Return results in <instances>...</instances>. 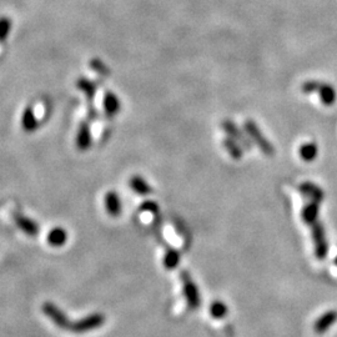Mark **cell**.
<instances>
[{"mask_svg": "<svg viewBox=\"0 0 337 337\" xmlns=\"http://www.w3.org/2000/svg\"><path fill=\"white\" fill-rule=\"evenodd\" d=\"M21 127L26 132H34L39 127V120L31 106H27L21 115Z\"/></svg>", "mask_w": 337, "mask_h": 337, "instance_id": "obj_12", "label": "cell"}, {"mask_svg": "<svg viewBox=\"0 0 337 337\" xmlns=\"http://www.w3.org/2000/svg\"><path fill=\"white\" fill-rule=\"evenodd\" d=\"M105 206H106V211L110 216H119L122 211V205L120 201L119 195L115 191H109L105 195Z\"/></svg>", "mask_w": 337, "mask_h": 337, "instance_id": "obj_9", "label": "cell"}, {"mask_svg": "<svg viewBox=\"0 0 337 337\" xmlns=\"http://www.w3.org/2000/svg\"><path fill=\"white\" fill-rule=\"evenodd\" d=\"M14 222L27 236H36L39 234V225H37V222H35L30 217L22 215L21 212H15Z\"/></svg>", "mask_w": 337, "mask_h": 337, "instance_id": "obj_7", "label": "cell"}, {"mask_svg": "<svg viewBox=\"0 0 337 337\" xmlns=\"http://www.w3.org/2000/svg\"><path fill=\"white\" fill-rule=\"evenodd\" d=\"M337 321V311L335 310H330V311L325 312L324 315L317 319V321L315 322L314 325V330L316 334H325L330 327L332 326L334 324H336Z\"/></svg>", "mask_w": 337, "mask_h": 337, "instance_id": "obj_8", "label": "cell"}, {"mask_svg": "<svg viewBox=\"0 0 337 337\" xmlns=\"http://www.w3.org/2000/svg\"><path fill=\"white\" fill-rule=\"evenodd\" d=\"M336 264H337V259H336Z\"/></svg>", "mask_w": 337, "mask_h": 337, "instance_id": "obj_28", "label": "cell"}, {"mask_svg": "<svg viewBox=\"0 0 337 337\" xmlns=\"http://www.w3.org/2000/svg\"><path fill=\"white\" fill-rule=\"evenodd\" d=\"M105 322V316L102 314H91L87 315L86 317L77 320L75 324H71L70 331L75 332V334H85V332L92 331V330L97 329V327L102 326Z\"/></svg>", "mask_w": 337, "mask_h": 337, "instance_id": "obj_3", "label": "cell"}, {"mask_svg": "<svg viewBox=\"0 0 337 337\" xmlns=\"http://www.w3.org/2000/svg\"><path fill=\"white\" fill-rule=\"evenodd\" d=\"M300 191H301L305 196L309 197L311 201L319 202V204L324 200L325 196L324 191H322L317 185L312 184V182H305V184H302L301 186H300Z\"/></svg>", "mask_w": 337, "mask_h": 337, "instance_id": "obj_13", "label": "cell"}, {"mask_svg": "<svg viewBox=\"0 0 337 337\" xmlns=\"http://www.w3.org/2000/svg\"><path fill=\"white\" fill-rule=\"evenodd\" d=\"M317 92H319L321 102L324 105H326V106H331V105H334L336 102L337 92L335 90V87L331 86L330 84H322Z\"/></svg>", "mask_w": 337, "mask_h": 337, "instance_id": "obj_14", "label": "cell"}, {"mask_svg": "<svg viewBox=\"0 0 337 337\" xmlns=\"http://www.w3.org/2000/svg\"><path fill=\"white\" fill-rule=\"evenodd\" d=\"M11 29V20L7 16L0 17V42L5 41Z\"/></svg>", "mask_w": 337, "mask_h": 337, "instance_id": "obj_24", "label": "cell"}, {"mask_svg": "<svg viewBox=\"0 0 337 337\" xmlns=\"http://www.w3.org/2000/svg\"><path fill=\"white\" fill-rule=\"evenodd\" d=\"M91 132H90V126L87 122H81L77 130V136H76V146L79 147L81 151H85L90 147L91 145Z\"/></svg>", "mask_w": 337, "mask_h": 337, "instance_id": "obj_11", "label": "cell"}, {"mask_svg": "<svg viewBox=\"0 0 337 337\" xmlns=\"http://www.w3.org/2000/svg\"><path fill=\"white\" fill-rule=\"evenodd\" d=\"M180 264V254L176 250H169L164 257V265L166 269L172 270Z\"/></svg>", "mask_w": 337, "mask_h": 337, "instance_id": "obj_21", "label": "cell"}, {"mask_svg": "<svg viewBox=\"0 0 337 337\" xmlns=\"http://www.w3.org/2000/svg\"><path fill=\"white\" fill-rule=\"evenodd\" d=\"M67 232L62 227H54L47 234V242L54 247H60L66 244Z\"/></svg>", "mask_w": 337, "mask_h": 337, "instance_id": "obj_15", "label": "cell"}, {"mask_svg": "<svg viewBox=\"0 0 337 337\" xmlns=\"http://www.w3.org/2000/svg\"><path fill=\"white\" fill-rule=\"evenodd\" d=\"M180 279L182 282V292L186 299L187 305L191 309H197L201 304V297H200L199 287L195 284L194 280L191 279L190 274L187 271H181L180 274Z\"/></svg>", "mask_w": 337, "mask_h": 337, "instance_id": "obj_2", "label": "cell"}, {"mask_svg": "<svg viewBox=\"0 0 337 337\" xmlns=\"http://www.w3.org/2000/svg\"><path fill=\"white\" fill-rule=\"evenodd\" d=\"M244 129L246 131V134L249 135L250 139L260 147L262 152L265 155H269V156H272L275 154L274 146L271 145V142L267 140V137L262 134V131L260 130V127L257 126V124L252 120H246L244 124Z\"/></svg>", "mask_w": 337, "mask_h": 337, "instance_id": "obj_1", "label": "cell"}, {"mask_svg": "<svg viewBox=\"0 0 337 337\" xmlns=\"http://www.w3.org/2000/svg\"><path fill=\"white\" fill-rule=\"evenodd\" d=\"M41 309L42 312H44V314L46 315V316L49 317L57 327H60V329L62 330H69L70 331V327H71L72 322L70 321L69 317H67L66 315L62 312V310H60L56 305L52 304V302H45V304L42 305Z\"/></svg>", "mask_w": 337, "mask_h": 337, "instance_id": "obj_4", "label": "cell"}, {"mask_svg": "<svg viewBox=\"0 0 337 337\" xmlns=\"http://www.w3.org/2000/svg\"><path fill=\"white\" fill-rule=\"evenodd\" d=\"M89 117L90 119H95V117H97V111H96V109L92 106L91 102L89 104Z\"/></svg>", "mask_w": 337, "mask_h": 337, "instance_id": "obj_27", "label": "cell"}, {"mask_svg": "<svg viewBox=\"0 0 337 337\" xmlns=\"http://www.w3.org/2000/svg\"><path fill=\"white\" fill-rule=\"evenodd\" d=\"M222 145H224L225 149L227 150V152H229V154L231 155L234 159H236V160L241 159L244 151H242V149H241V145H240L236 140H234L232 137L229 136V137H226V139H224Z\"/></svg>", "mask_w": 337, "mask_h": 337, "instance_id": "obj_20", "label": "cell"}, {"mask_svg": "<svg viewBox=\"0 0 337 337\" xmlns=\"http://www.w3.org/2000/svg\"><path fill=\"white\" fill-rule=\"evenodd\" d=\"M224 131L229 135L230 137H232L234 140H236L240 145L245 147L246 150L251 149V141H250L249 137L242 132V130H240V127L237 126L235 122H232L231 120H224L221 124Z\"/></svg>", "mask_w": 337, "mask_h": 337, "instance_id": "obj_6", "label": "cell"}, {"mask_svg": "<svg viewBox=\"0 0 337 337\" xmlns=\"http://www.w3.org/2000/svg\"><path fill=\"white\" fill-rule=\"evenodd\" d=\"M322 82L317 81V80H309V81H305L301 85V90L305 94H312V92H317L321 87Z\"/></svg>", "mask_w": 337, "mask_h": 337, "instance_id": "obj_25", "label": "cell"}, {"mask_svg": "<svg viewBox=\"0 0 337 337\" xmlns=\"http://www.w3.org/2000/svg\"><path fill=\"white\" fill-rule=\"evenodd\" d=\"M102 106H104V111L107 116H115L119 114L120 109H121V104L120 100L114 92L107 91L104 96V101H102Z\"/></svg>", "mask_w": 337, "mask_h": 337, "instance_id": "obj_10", "label": "cell"}, {"mask_svg": "<svg viewBox=\"0 0 337 337\" xmlns=\"http://www.w3.org/2000/svg\"><path fill=\"white\" fill-rule=\"evenodd\" d=\"M312 237H314L315 254H316L317 259L326 257L327 252H329V245H327L324 226L320 222L312 225Z\"/></svg>", "mask_w": 337, "mask_h": 337, "instance_id": "obj_5", "label": "cell"}, {"mask_svg": "<svg viewBox=\"0 0 337 337\" xmlns=\"http://www.w3.org/2000/svg\"><path fill=\"white\" fill-rule=\"evenodd\" d=\"M319 217V202L310 201L302 210V220L307 225H314L317 222Z\"/></svg>", "mask_w": 337, "mask_h": 337, "instance_id": "obj_16", "label": "cell"}, {"mask_svg": "<svg viewBox=\"0 0 337 337\" xmlns=\"http://www.w3.org/2000/svg\"><path fill=\"white\" fill-rule=\"evenodd\" d=\"M140 211H146L151 212V214H156L159 211V205L155 201H145L142 202L141 206H140Z\"/></svg>", "mask_w": 337, "mask_h": 337, "instance_id": "obj_26", "label": "cell"}, {"mask_svg": "<svg viewBox=\"0 0 337 337\" xmlns=\"http://www.w3.org/2000/svg\"><path fill=\"white\" fill-rule=\"evenodd\" d=\"M300 156L304 161L306 162H311L314 161L315 159L317 157V154H319V147L315 142H306V144L301 145L300 146Z\"/></svg>", "mask_w": 337, "mask_h": 337, "instance_id": "obj_19", "label": "cell"}, {"mask_svg": "<svg viewBox=\"0 0 337 337\" xmlns=\"http://www.w3.org/2000/svg\"><path fill=\"white\" fill-rule=\"evenodd\" d=\"M76 86L79 87L80 91H82L86 96L87 101L91 102L94 96L96 95V85L89 79H85V77H80L76 82Z\"/></svg>", "mask_w": 337, "mask_h": 337, "instance_id": "obj_17", "label": "cell"}, {"mask_svg": "<svg viewBox=\"0 0 337 337\" xmlns=\"http://www.w3.org/2000/svg\"><path fill=\"white\" fill-rule=\"evenodd\" d=\"M90 66H91V69L94 70L95 72H97L100 76H109V75L111 74L109 66H107L105 62H102L100 59H91Z\"/></svg>", "mask_w": 337, "mask_h": 337, "instance_id": "obj_23", "label": "cell"}, {"mask_svg": "<svg viewBox=\"0 0 337 337\" xmlns=\"http://www.w3.org/2000/svg\"><path fill=\"white\" fill-rule=\"evenodd\" d=\"M210 315L214 319H222L227 315V306L222 301H215L212 302L210 306Z\"/></svg>", "mask_w": 337, "mask_h": 337, "instance_id": "obj_22", "label": "cell"}, {"mask_svg": "<svg viewBox=\"0 0 337 337\" xmlns=\"http://www.w3.org/2000/svg\"><path fill=\"white\" fill-rule=\"evenodd\" d=\"M130 187L139 195H147L152 191L151 186L147 184L146 180L142 179L141 176H137V175L130 179Z\"/></svg>", "mask_w": 337, "mask_h": 337, "instance_id": "obj_18", "label": "cell"}]
</instances>
